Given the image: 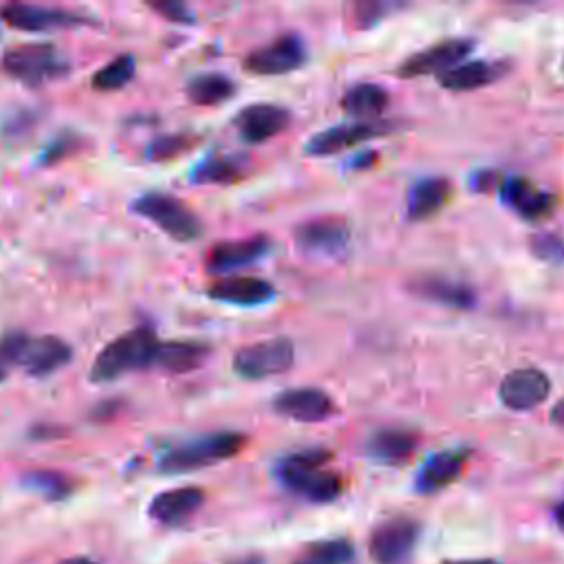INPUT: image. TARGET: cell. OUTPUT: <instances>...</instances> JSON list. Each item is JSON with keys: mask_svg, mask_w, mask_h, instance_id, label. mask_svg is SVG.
I'll list each match as a JSON object with an SVG mask.
<instances>
[{"mask_svg": "<svg viewBox=\"0 0 564 564\" xmlns=\"http://www.w3.org/2000/svg\"><path fill=\"white\" fill-rule=\"evenodd\" d=\"M294 240L301 251L316 258H340L351 243L349 225L342 219L322 216L305 221L296 227Z\"/></svg>", "mask_w": 564, "mask_h": 564, "instance_id": "30bf717a", "label": "cell"}, {"mask_svg": "<svg viewBox=\"0 0 564 564\" xmlns=\"http://www.w3.org/2000/svg\"><path fill=\"white\" fill-rule=\"evenodd\" d=\"M8 375H10V371H8L3 364H0V384H3V381L8 379Z\"/></svg>", "mask_w": 564, "mask_h": 564, "instance_id": "ee69618b", "label": "cell"}, {"mask_svg": "<svg viewBox=\"0 0 564 564\" xmlns=\"http://www.w3.org/2000/svg\"><path fill=\"white\" fill-rule=\"evenodd\" d=\"M134 78V58L124 54V56H117L115 60H110L108 64H104L91 80L93 89L95 91H102V93H113V91H119L124 89L130 80Z\"/></svg>", "mask_w": 564, "mask_h": 564, "instance_id": "1f68e13d", "label": "cell"}, {"mask_svg": "<svg viewBox=\"0 0 564 564\" xmlns=\"http://www.w3.org/2000/svg\"><path fill=\"white\" fill-rule=\"evenodd\" d=\"M531 251L547 262H562L564 260V240L555 234H538L531 238Z\"/></svg>", "mask_w": 564, "mask_h": 564, "instance_id": "836d02e7", "label": "cell"}, {"mask_svg": "<svg viewBox=\"0 0 564 564\" xmlns=\"http://www.w3.org/2000/svg\"><path fill=\"white\" fill-rule=\"evenodd\" d=\"M419 446V435L408 428H381L366 442V455L386 466L408 461Z\"/></svg>", "mask_w": 564, "mask_h": 564, "instance_id": "7402d4cb", "label": "cell"}, {"mask_svg": "<svg viewBox=\"0 0 564 564\" xmlns=\"http://www.w3.org/2000/svg\"><path fill=\"white\" fill-rule=\"evenodd\" d=\"M553 518H555V525L564 531V501L553 509Z\"/></svg>", "mask_w": 564, "mask_h": 564, "instance_id": "ab89813d", "label": "cell"}, {"mask_svg": "<svg viewBox=\"0 0 564 564\" xmlns=\"http://www.w3.org/2000/svg\"><path fill=\"white\" fill-rule=\"evenodd\" d=\"M453 197V186L444 177H428L414 184L408 192V219L426 221L444 210Z\"/></svg>", "mask_w": 564, "mask_h": 564, "instance_id": "603a6c76", "label": "cell"}, {"mask_svg": "<svg viewBox=\"0 0 564 564\" xmlns=\"http://www.w3.org/2000/svg\"><path fill=\"white\" fill-rule=\"evenodd\" d=\"M390 126L386 121H353V124L331 126L307 141L305 153L312 157H329V155L349 151L362 144V141L386 134Z\"/></svg>", "mask_w": 564, "mask_h": 564, "instance_id": "7c38bea8", "label": "cell"}, {"mask_svg": "<svg viewBox=\"0 0 564 564\" xmlns=\"http://www.w3.org/2000/svg\"><path fill=\"white\" fill-rule=\"evenodd\" d=\"M551 421L555 423V426H562V428H564V399L553 406V410H551Z\"/></svg>", "mask_w": 564, "mask_h": 564, "instance_id": "f35d334b", "label": "cell"}, {"mask_svg": "<svg viewBox=\"0 0 564 564\" xmlns=\"http://www.w3.org/2000/svg\"><path fill=\"white\" fill-rule=\"evenodd\" d=\"M355 549L346 538L314 542L305 553L296 557L294 564H351Z\"/></svg>", "mask_w": 564, "mask_h": 564, "instance_id": "f546056e", "label": "cell"}, {"mask_svg": "<svg viewBox=\"0 0 564 564\" xmlns=\"http://www.w3.org/2000/svg\"><path fill=\"white\" fill-rule=\"evenodd\" d=\"M307 62V45L298 34H282L265 47L254 49L243 67L251 75H287Z\"/></svg>", "mask_w": 564, "mask_h": 564, "instance_id": "ba28073f", "label": "cell"}, {"mask_svg": "<svg viewBox=\"0 0 564 564\" xmlns=\"http://www.w3.org/2000/svg\"><path fill=\"white\" fill-rule=\"evenodd\" d=\"M501 199L505 205L514 208L522 219L538 221L553 212L555 197L549 192L536 190L527 179L522 177H509L501 184Z\"/></svg>", "mask_w": 564, "mask_h": 564, "instance_id": "44dd1931", "label": "cell"}, {"mask_svg": "<svg viewBox=\"0 0 564 564\" xmlns=\"http://www.w3.org/2000/svg\"><path fill=\"white\" fill-rule=\"evenodd\" d=\"M3 69L14 80L38 89L69 73V62L54 45H23L10 49L3 58Z\"/></svg>", "mask_w": 564, "mask_h": 564, "instance_id": "5b68a950", "label": "cell"}, {"mask_svg": "<svg viewBox=\"0 0 564 564\" xmlns=\"http://www.w3.org/2000/svg\"><path fill=\"white\" fill-rule=\"evenodd\" d=\"M160 340L153 327H137L108 342L91 366L93 384H110L132 371L153 368Z\"/></svg>", "mask_w": 564, "mask_h": 564, "instance_id": "7a4b0ae2", "label": "cell"}, {"mask_svg": "<svg viewBox=\"0 0 564 564\" xmlns=\"http://www.w3.org/2000/svg\"><path fill=\"white\" fill-rule=\"evenodd\" d=\"M421 527L416 520L397 516L377 525L368 540V551L375 564H410Z\"/></svg>", "mask_w": 564, "mask_h": 564, "instance_id": "52a82bcc", "label": "cell"}, {"mask_svg": "<svg viewBox=\"0 0 564 564\" xmlns=\"http://www.w3.org/2000/svg\"><path fill=\"white\" fill-rule=\"evenodd\" d=\"M208 296L223 305L234 307H262L275 298V287L265 278L254 275H227L219 278L208 287Z\"/></svg>", "mask_w": 564, "mask_h": 564, "instance_id": "9a60e30c", "label": "cell"}, {"mask_svg": "<svg viewBox=\"0 0 564 564\" xmlns=\"http://www.w3.org/2000/svg\"><path fill=\"white\" fill-rule=\"evenodd\" d=\"M245 435L232 431L201 435L197 439H188L179 446L168 448L160 457V470L166 474H181L210 468L236 457L245 448Z\"/></svg>", "mask_w": 564, "mask_h": 564, "instance_id": "3957f363", "label": "cell"}, {"mask_svg": "<svg viewBox=\"0 0 564 564\" xmlns=\"http://www.w3.org/2000/svg\"><path fill=\"white\" fill-rule=\"evenodd\" d=\"M448 564H496L492 560H461V562H448Z\"/></svg>", "mask_w": 564, "mask_h": 564, "instance_id": "7bdbcfd3", "label": "cell"}, {"mask_svg": "<svg viewBox=\"0 0 564 564\" xmlns=\"http://www.w3.org/2000/svg\"><path fill=\"white\" fill-rule=\"evenodd\" d=\"M245 173H247L245 157L216 153V155H208L192 168L190 181L197 186H227L243 179Z\"/></svg>", "mask_w": 564, "mask_h": 564, "instance_id": "4316f807", "label": "cell"}, {"mask_svg": "<svg viewBox=\"0 0 564 564\" xmlns=\"http://www.w3.org/2000/svg\"><path fill=\"white\" fill-rule=\"evenodd\" d=\"M234 124L238 134L247 141V144H265V141L278 137L280 132H285L290 128L292 113L280 104L258 102V104L245 106L236 115Z\"/></svg>", "mask_w": 564, "mask_h": 564, "instance_id": "4fadbf2b", "label": "cell"}, {"mask_svg": "<svg viewBox=\"0 0 564 564\" xmlns=\"http://www.w3.org/2000/svg\"><path fill=\"white\" fill-rule=\"evenodd\" d=\"M23 485L47 501H62L73 492V481L54 470H32L23 474Z\"/></svg>", "mask_w": 564, "mask_h": 564, "instance_id": "4dcf8cb0", "label": "cell"}, {"mask_svg": "<svg viewBox=\"0 0 564 564\" xmlns=\"http://www.w3.org/2000/svg\"><path fill=\"white\" fill-rule=\"evenodd\" d=\"M273 410L280 416H287L301 423H318L333 416L336 401L322 388L301 386V388L282 390L273 399Z\"/></svg>", "mask_w": 564, "mask_h": 564, "instance_id": "5bb4252c", "label": "cell"}, {"mask_svg": "<svg viewBox=\"0 0 564 564\" xmlns=\"http://www.w3.org/2000/svg\"><path fill=\"white\" fill-rule=\"evenodd\" d=\"M210 349L203 342H192V340H173V342H160L153 368H162L173 375H186L197 371Z\"/></svg>", "mask_w": 564, "mask_h": 564, "instance_id": "cb8c5ba5", "label": "cell"}, {"mask_svg": "<svg viewBox=\"0 0 564 564\" xmlns=\"http://www.w3.org/2000/svg\"><path fill=\"white\" fill-rule=\"evenodd\" d=\"M205 494L201 487H175L157 494L149 507L153 520L162 525H184L203 507Z\"/></svg>", "mask_w": 564, "mask_h": 564, "instance_id": "ffe728a7", "label": "cell"}, {"mask_svg": "<svg viewBox=\"0 0 564 564\" xmlns=\"http://www.w3.org/2000/svg\"><path fill=\"white\" fill-rule=\"evenodd\" d=\"M186 93L197 106H216L234 97L236 84L223 73H203L190 80Z\"/></svg>", "mask_w": 564, "mask_h": 564, "instance_id": "f1b7e54d", "label": "cell"}, {"mask_svg": "<svg viewBox=\"0 0 564 564\" xmlns=\"http://www.w3.org/2000/svg\"><path fill=\"white\" fill-rule=\"evenodd\" d=\"M468 459H470V450H461V448L444 450L428 457V461L419 468L414 477V490L419 494H437L446 490L461 477Z\"/></svg>", "mask_w": 564, "mask_h": 564, "instance_id": "d6986e66", "label": "cell"}, {"mask_svg": "<svg viewBox=\"0 0 564 564\" xmlns=\"http://www.w3.org/2000/svg\"><path fill=\"white\" fill-rule=\"evenodd\" d=\"M232 564H262V560L258 555H249V557H240V560H236Z\"/></svg>", "mask_w": 564, "mask_h": 564, "instance_id": "b9f144b4", "label": "cell"}, {"mask_svg": "<svg viewBox=\"0 0 564 564\" xmlns=\"http://www.w3.org/2000/svg\"><path fill=\"white\" fill-rule=\"evenodd\" d=\"M414 294L431 303L450 307V309H472L477 305V294L461 282L446 278H423L414 282Z\"/></svg>", "mask_w": 564, "mask_h": 564, "instance_id": "484cf974", "label": "cell"}, {"mask_svg": "<svg viewBox=\"0 0 564 564\" xmlns=\"http://www.w3.org/2000/svg\"><path fill=\"white\" fill-rule=\"evenodd\" d=\"M549 390H551V381L542 371L518 368L503 379L498 388V397L505 408L525 412V410L538 408L549 397Z\"/></svg>", "mask_w": 564, "mask_h": 564, "instance_id": "e0dca14e", "label": "cell"}, {"mask_svg": "<svg viewBox=\"0 0 564 564\" xmlns=\"http://www.w3.org/2000/svg\"><path fill=\"white\" fill-rule=\"evenodd\" d=\"M474 49L470 38H450L433 45L414 56H410L397 71L399 78H421V75H444L446 71L459 67Z\"/></svg>", "mask_w": 564, "mask_h": 564, "instance_id": "8fae6325", "label": "cell"}, {"mask_svg": "<svg viewBox=\"0 0 564 564\" xmlns=\"http://www.w3.org/2000/svg\"><path fill=\"white\" fill-rule=\"evenodd\" d=\"M503 73H505V67L498 64V62L472 60V62H461L459 67L439 75V84L448 91L466 93V91H477V89H483V86L492 84Z\"/></svg>", "mask_w": 564, "mask_h": 564, "instance_id": "d4e9b609", "label": "cell"}, {"mask_svg": "<svg viewBox=\"0 0 564 564\" xmlns=\"http://www.w3.org/2000/svg\"><path fill=\"white\" fill-rule=\"evenodd\" d=\"M73 360V349L58 336L32 338L27 336L19 366H23L32 377H49L64 368Z\"/></svg>", "mask_w": 564, "mask_h": 564, "instance_id": "ac0fdd59", "label": "cell"}, {"mask_svg": "<svg viewBox=\"0 0 564 564\" xmlns=\"http://www.w3.org/2000/svg\"><path fill=\"white\" fill-rule=\"evenodd\" d=\"M329 461L331 453L325 448L303 450L275 463V479L312 503H333L342 494V479L325 470Z\"/></svg>", "mask_w": 564, "mask_h": 564, "instance_id": "6da1fadb", "label": "cell"}, {"mask_svg": "<svg viewBox=\"0 0 564 564\" xmlns=\"http://www.w3.org/2000/svg\"><path fill=\"white\" fill-rule=\"evenodd\" d=\"M132 212L157 225L177 243H195L203 236L201 219L177 197L166 192H146L132 201Z\"/></svg>", "mask_w": 564, "mask_h": 564, "instance_id": "277c9868", "label": "cell"}, {"mask_svg": "<svg viewBox=\"0 0 564 564\" xmlns=\"http://www.w3.org/2000/svg\"><path fill=\"white\" fill-rule=\"evenodd\" d=\"M390 97L379 84H355L342 97V108L357 121H377Z\"/></svg>", "mask_w": 564, "mask_h": 564, "instance_id": "83f0119b", "label": "cell"}, {"mask_svg": "<svg viewBox=\"0 0 564 564\" xmlns=\"http://www.w3.org/2000/svg\"><path fill=\"white\" fill-rule=\"evenodd\" d=\"M388 12H390V5H384V3H360L353 8V23L357 30H371L379 21H384Z\"/></svg>", "mask_w": 564, "mask_h": 564, "instance_id": "e575fe53", "label": "cell"}, {"mask_svg": "<svg viewBox=\"0 0 564 564\" xmlns=\"http://www.w3.org/2000/svg\"><path fill=\"white\" fill-rule=\"evenodd\" d=\"M296 349L290 338H269L243 346L234 355V373L247 381H260L287 373L294 366Z\"/></svg>", "mask_w": 564, "mask_h": 564, "instance_id": "8992f818", "label": "cell"}, {"mask_svg": "<svg viewBox=\"0 0 564 564\" xmlns=\"http://www.w3.org/2000/svg\"><path fill=\"white\" fill-rule=\"evenodd\" d=\"M60 564H95L93 560H89V557H84V555H75V557H67V560H62Z\"/></svg>", "mask_w": 564, "mask_h": 564, "instance_id": "60d3db41", "label": "cell"}, {"mask_svg": "<svg viewBox=\"0 0 564 564\" xmlns=\"http://www.w3.org/2000/svg\"><path fill=\"white\" fill-rule=\"evenodd\" d=\"M3 19L12 30L19 32H51V30H71L93 25L86 16L60 8H45V5H30V3H10L0 10Z\"/></svg>", "mask_w": 564, "mask_h": 564, "instance_id": "9c48e42d", "label": "cell"}, {"mask_svg": "<svg viewBox=\"0 0 564 564\" xmlns=\"http://www.w3.org/2000/svg\"><path fill=\"white\" fill-rule=\"evenodd\" d=\"M271 251V240L267 236H249L240 240H225L214 245L205 256V269L210 273L227 275L232 271L245 269L262 260Z\"/></svg>", "mask_w": 564, "mask_h": 564, "instance_id": "2e32d148", "label": "cell"}, {"mask_svg": "<svg viewBox=\"0 0 564 564\" xmlns=\"http://www.w3.org/2000/svg\"><path fill=\"white\" fill-rule=\"evenodd\" d=\"M496 184H498L496 173H479L472 179V188L479 190V192H490V190H494Z\"/></svg>", "mask_w": 564, "mask_h": 564, "instance_id": "74e56055", "label": "cell"}, {"mask_svg": "<svg viewBox=\"0 0 564 564\" xmlns=\"http://www.w3.org/2000/svg\"><path fill=\"white\" fill-rule=\"evenodd\" d=\"M192 146V139L188 134H168V137H160L155 139L151 149H149V157L153 162H166L173 160L177 155H181L184 151H188Z\"/></svg>", "mask_w": 564, "mask_h": 564, "instance_id": "d6a6232c", "label": "cell"}, {"mask_svg": "<svg viewBox=\"0 0 564 564\" xmlns=\"http://www.w3.org/2000/svg\"><path fill=\"white\" fill-rule=\"evenodd\" d=\"M75 141H78V139L71 137V134H60L58 139H54L51 144H49V149L43 153V164L49 166V164L62 162V160L73 151Z\"/></svg>", "mask_w": 564, "mask_h": 564, "instance_id": "8d00e7d4", "label": "cell"}, {"mask_svg": "<svg viewBox=\"0 0 564 564\" xmlns=\"http://www.w3.org/2000/svg\"><path fill=\"white\" fill-rule=\"evenodd\" d=\"M151 10L157 12L162 19L171 21V23H179V25H192L195 23V14L190 12L188 5L177 3V0H162V3H151Z\"/></svg>", "mask_w": 564, "mask_h": 564, "instance_id": "d590c367", "label": "cell"}]
</instances>
